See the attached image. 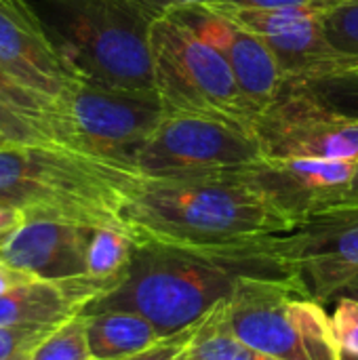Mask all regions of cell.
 <instances>
[{
    "label": "cell",
    "instance_id": "cell-1",
    "mask_svg": "<svg viewBox=\"0 0 358 360\" xmlns=\"http://www.w3.org/2000/svg\"><path fill=\"white\" fill-rule=\"evenodd\" d=\"M279 283L306 295L300 270L281 234L228 245L135 243L124 278L80 314L129 310L146 316L162 338L203 323L249 283Z\"/></svg>",
    "mask_w": 358,
    "mask_h": 360
},
{
    "label": "cell",
    "instance_id": "cell-7",
    "mask_svg": "<svg viewBox=\"0 0 358 360\" xmlns=\"http://www.w3.org/2000/svg\"><path fill=\"white\" fill-rule=\"evenodd\" d=\"M264 158L251 127L209 116L167 112L135 158L141 177H196L243 171Z\"/></svg>",
    "mask_w": 358,
    "mask_h": 360
},
{
    "label": "cell",
    "instance_id": "cell-12",
    "mask_svg": "<svg viewBox=\"0 0 358 360\" xmlns=\"http://www.w3.org/2000/svg\"><path fill=\"white\" fill-rule=\"evenodd\" d=\"M236 23L260 36L276 57L287 80L312 76L340 65L323 27L325 6L293 8H236L213 4Z\"/></svg>",
    "mask_w": 358,
    "mask_h": 360
},
{
    "label": "cell",
    "instance_id": "cell-37",
    "mask_svg": "<svg viewBox=\"0 0 358 360\" xmlns=\"http://www.w3.org/2000/svg\"><path fill=\"white\" fill-rule=\"evenodd\" d=\"M93 360H95V359H93Z\"/></svg>",
    "mask_w": 358,
    "mask_h": 360
},
{
    "label": "cell",
    "instance_id": "cell-15",
    "mask_svg": "<svg viewBox=\"0 0 358 360\" xmlns=\"http://www.w3.org/2000/svg\"><path fill=\"white\" fill-rule=\"evenodd\" d=\"M93 232L91 226L30 219L0 253V259L46 281L89 276L87 255Z\"/></svg>",
    "mask_w": 358,
    "mask_h": 360
},
{
    "label": "cell",
    "instance_id": "cell-16",
    "mask_svg": "<svg viewBox=\"0 0 358 360\" xmlns=\"http://www.w3.org/2000/svg\"><path fill=\"white\" fill-rule=\"evenodd\" d=\"M114 285L91 276L46 281L34 278L27 285L0 297L2 325H53L59 327L78 316L93 300L112 291Z\"/></svg>",
    "mask_w": 358,
    "mask_h": 360
},
{
    "label": "cell",
    "instance_id": "cell-35",
    "mask_svg": "<svg viewBox=\"0 0 358 360\" xmlns=\"http://www.w3.org/2000/svg\"><path fill=\"white\" fill-rule=\"evenodd\" d=\"M2 146H6V141H4V139L0 137V148H2Z\"/></svg>",
    "mask_w": 358,
    "mask_h": 360
},
{
    "label": "cell",
    "instance_id": "cell-4",
    "mask_svg": "<svg viewBox=\"0 0 358 360\" xmlns=\"http://www.w3.org/2000/svg\"><path fill=\"white\" fill-rule=\"evenodd\" d=\"M49 42L89 84L156 91L152 25L156 15L137 0H25Z\"/></svg>",
    "mask_w": 358,
    "mask_h": 360
},
{
    "label": "cell",
    "instance_id": "cell-27",
    "mask_svg": "<svg viewBox=\"0 0 358 360\" xmlns=\"http://www.w3.org/2000/svg\"><path fill=\"white\" fill-rule=\"evenodd\" d=\"M25 224L27 217L19 207L0 200V253L11 245V240L19 234V230Z\"/></svg>",
    "mask_w": 358,
    "mask_h": 360
},
{
    "label": "cell",
    "instance_id": "cell-29",
    "mask_svg": "<svg viewBox=\"0 0 358 360\" xmlns=\"http://www.w3.org/2000/svg\"><path fill=\"white\" fill-rule=\"evenodd\" d=\"M213 4H228L236 8H293V6H323L314 0H217Z\"/></svg>",
    "mask_w": 358,
    "mask_h": 360
},
{
    "label": "cell",
    "instance_id": "cell-26",
    "mask_svg": "<svg viewBox=\"0 0 358 360\" xmlns=\"http://www.w3.org/2000/svg\"><path fill=\"white\" fill-rule=\"evenodd\" d=\"M200 325L203 323H198V325H194V327H190V329H186L181 333H175L171 338H165L156 346H152V348H148V350L124 360H181L184 356L190 354L194 338H196Z\"/></svg>",
    "mask_w": 358,
    "mask_h": 360
},
{
    "label": "cell",
    "instance_id": "cell-24",
    "mask_svg": "<svg viewBox=\"0 0 358 360\" xmlns=\"http://www.w3.org/2000/svg\"><path fill=\"white\" fill-rule=\"evenodd\" d=\"M55 329L53 325H2L0 360H17L32 354Z\"/></svg>",
    "mask_w": 358,
    "mask_h": 360
},
{
    "label": "cell",
    "instance_id": "cell-17",
    "mask_svg": "<svg viewBox=\"0 0 358 360\" xmlns=\"http://www.w3.org/2000/svg\"><path fill=\"white\" fill-rule=\"evenodd\" d=\"M0 137L15 146H70L55 99L25 86L0 84Z\"/></svg>",
    "mask_w": 358,
    "mask_h": 360
},
{
    "label": "cell",
    "instance_id": "cell-13",
    "mask_svg": "<svg viewBox=\"0 0 358 360\" xmlns=\"http://www.w3.org/2000/svg\"><path fill=\"white\" fill-rule=\"evenodd\" d=\"M354 169L357 162L350 160L262 158L241 173L274 207L302 224L306 217L344 200Z\"/></svg>",
    "mask_w": 358,
    "mask_h": 360
},
{
    "label": "cell",
    "instance_id": "cell-31",
    "mask_svg": "<svg viewBox=\"0 0 358 360\" xmlns=\"http://www.w3.org/2000/svg\"><path fill=\"white\" fill-rule=\"evenodd\" d=\"M344 202H358V162L357 169H354V177L350 181V188H348V192H346V196H344V200L340 205H344Z\"/></svg>",
    "mask_w": 358,
    "mask_h": 360
},
{
    "label": "cell",
    "instance_id": "cell-6",
    "mask_svg": "<svg viewBox=\"0 0 358 360\" xmlns=\"http://www.w3.org/2000/svg\"><path fill=\"white\" fill-rule=\"evenodd\" d=\"M230 331L276 360H344L331 316L319 302L279 283L245 285L224 310Z\"/></svg>",
    "mask_w": 358,
    "mask_h": 360
},
{
    "label": "cell",
    "instance_id": "cell-28",
    "mask_svg": "<svg viewBox=\"0 0 358 360\" xmlns=\"http://www.w3.org/2000/svg\"><path fill=\"white\" fill-rule=\"evenodd\" d=\"M34 278H36L34 274H30V272H25V270L17 268V266L8 264L4 259H0V297L15 291V289H19V287H23V285H27Z\"/></svg>",
    "mask_w": 358,
    "mask_h": 360
},
{
    "label": "cell",
    "instance_id": "cell-33",
    "mask_svg": "<svg viewBox=\"0 0 358 360\" xmlns=\"http://www.w3.org/2000/svg\"><path fill=\"white\" fill-rule=\"evenodd\" d=\"M314 2H319V4H323V6H327V4H335V2H342V0H314Z\"/></svg>",
    "mask_w": 358,
    "mask_h": 360
},
{
    "label": "cell",
    "instance_id": "cell-34",
    "mask_svg": "<svg viewBox=\"0 0 358 360\" xmlns=\"http://www.w3.org/2000/svg\"><path fill=\"white\" fill-rule=\"evenodd\" d=\"M181 360H198L196 359V356H194V354H192V352H190V354H188V356H184V359Z\"/></svg>",
    "mask_w": 358,
    "mask_h": 360
},
{
    "label": "cell",
    "instance_id": "cell-19",
    "mask_svg": "<svg viewBox=\"0 0 358 360\" xmlns=\"http://www.w3.org/2000/svg\"><path fill=\"white\" fill-rule=\"evenodd\" d=\"M133 247L135 240L127 232L116 228H95L87 255V274L116 287L127 274Z\"/></svg>",
    "mask_w": 358,
    "mask_h": 360
},
{
    "label": "cell",
    "instance_id": "cell-25",
    "mask_svg": "<svg viewBox=\"0 0 358 360\" xmlns=\"http://www.w3.org/2000/svg\"><path fill=\"white\" fill-rule=\"evenodd\" d=\"M333 333L344 360H358V302L352 297H338L331 314Z\"/></svg>",
    "mask_w": 358,
    "mask_h": 360
},
{
    "label": "cell",
    "instance_id": "cell-20",
    "mask_svg": "<svg viewBox=\"0 0 358 360\" xmlns=\"http://www.w3.org/2000/svg\"><path fill=\"white\" fill-rule=\"evenodd\" d=\"M291 82L306 89L329 110L358 120V65H340Z\"/></svg>",
    "mask_w": 358,
    "mask_h": 360
},
{
    "label": "cell",
    "instance_id": "cell-2",
    "mask_svg": "<svg viewBox=\"0 0 358 360\" xmlns=\"http://www.w3.org/2000/svg\"><path fill=\"white\" fill-rule=\"evenodd\" d=\"M122 219L135 243L175 245H228L298 228L241 171L141 177L122 207Z\"/></svg>",
    "mask_w": 358,
    "mask_h": 360
},
{
    "label": "cell",
    "instance_id": "cell-22",
    "mask_svg": "<svg viewBox=\"0 0 358 360\" xmlns=\"http://www.w3.org/2000/svg\"><path fill=\"white\" fill-rule=\"evenodd\" d=\"M323 27L329 46L340 57V65H358V0L327 4L323 8Z\"/></svg>",
    "mask_w": 358,
    "mask_h": 360
},
{
    "label": "cell",
    "instance_id": "cell-23",
    "mask_svg": "<svg viewBox=\"0 0 358 360\" xmlns=\"http://www.w3.org/2000/svg\"><path fill=\"white\" fill-rule=\"evenodd\" d=\"M30 360H93L87 342V319L78 314L59 325L32 352Z\"/></svg>",
    "mask_w": 358,
    "mask_h": 360
},
{
    "label": "cell",
    "instance_id": "cell-10",
    "mask_svg": "<svg viewBox=\"0 0 358 360\" xmlns=\"http://www.w3.org/2000/svg\"><path fill=\"white\" fill-rule=\"evenodd\" d=\"M306 297L329 302L358 276V202L323 209L281 234Z\"/></svg>",
    "mask_w": 358,
    "mask_h": 360
},
{
    "label": "cell",
    "instance_id": "cell-18",
    "mask_svg": "<svg viewBox=\"0 0 358 360\" xmlns=\"http://www.w3.org/2000/svg\"><path fill=\"white\" fill-rule=\"evenodd\" d=\"M84 319L91 359L95 360H124L165 340L160 331L137 312L110 310Z\"/></svg>",
    "mask_w": 358,
    "mask_h": 360
},
{
    "label": "cell",
    "instance_id": "cell-9",
    "mask_svg": "<svg viewBox=\"0 0 358 360\" xmlns=\"http://www.w3.org/2000/svg\"><path fill=\"white\" fill-rule=\"evenodd\" d=\"M264 158L358 162V120L338 114L287 80L253 120Z\"/></svg>",
    "mask_w": 358,
    "mask_h": 360
},
{
    "label": "cell",
    "instance_id": "cell-5",
    "mask_svg": "<svg viewBox=\"0 0 358 360\" xmlns=\"http://www.w3.org/2000/svg\"><path fill=\"white\" fill-rule=\"evenodd\" d=\"M152 61L154 89L167 112L222 116L253 129L257 112L228 61L173 15L154 19Z\"/></svg>",
    "mask_w": 358,
    "mask_h": 360
},
{
    "label": "cell",
    "instance_id": "cell-14",
    "mask_svg": "<svg viewBox=\"0 0 358 360\" xmlns=\"http://www.w3.org/2000/svg\"><path fill=\"white\" fill-rule=\"evenodd\" d=\"M0 65L19 84L55 101L76 80L25 0H0Z\"/></svg>",
    "mask_w": 358,
    "mask_h": 360
},
{
    "label": "cell",
    "instance_id": "cell-30",
    "mask_svg": "<svg viewBox=\"0 0 358 360\" xmlns=\"http://www.w3.org/2000/svg\"><path fill=\"white\" fill-rule=\"evenodd\" d=\"M141 2L148 11H152L156 17L160 15H169L177 8H184V6H194V4H213L217 0H137Z\"/></svg>",
    "mask_w": 358,
    "mask_h": 360
},
{
    "label": "cell",
    "instance_id": "cell-11",
    "mask_svg": "<svg viewBox=\"0 0 358 360\" xmlns=\"http://www.w3.org/2000/svg\"><path fill=\"white\" fill-rule=\"evenodd\" d=\"M169 15L181 21L228 61L243 95L257 114L274 101L287 78L276 57L260 36L236 23L213 4L184 6Z\"/></svg>",
    "mask_w": 358,
    "mask_h": 360
},
{
    "label": "cell",
    "instance_id": "cell-8",
    "mask_svg": "<svg viewBox=\"0 0 358 360\" xmlns=\"http://www.w3.org/2000/svg\"><path fill=\"white\" fill-rule=\"evenodd\" d=\"M70 146L120 165L135 158L167 110L156 91L114 89L74 80L57 99Z\"/></svg>",
    "mask_w": 358,
    "mask_h": 360
},
{
    "label": "cell",
    "instance_id": "cell-21",
    "mask_svg": "<svg viewBox=\"0 0 358 360\" xmlns=\"http://www.w3.org/2000/svg\"><path fill=\"white\" fill-rule=\"evenodd\" d=\"M226 304L213 310L200 325L194 344H192V354L198 360H276L272 356H266L251 346H247L243 340H238L224 316Z\"/></svg>",
    "mask_w": 358,
    "mask_h": 360
},
{
    "label": "cell",
    "instance_id": "cell-3",
    "mask_svg": "<svg viewBox=\"0 0 358 360\" xmlns=\"http://www.w3.org/2000/svg\"><path fill=\"white\" fill-rule=\"evenodd\" d=\"M139 179L135 167L59 143L0 148V200L19 207L27 221L116 228L131 236L122 207Z\"/></svg>",
    "mask_w": 358,
    "mask_h": 360
},
{
    "label": "cell",
    "instance_id": "cell-36",
    "mask_svg": "<svg viewBox=\"0 0 358 360\" xmlns=\"http://www.w3.org/2000/svg\"><path fill=\"white\" fill-rule=\"evenodd\" d=\"M30 356H32V354H27V356H21V359H17V360H30Z\"/></svg>",
    "mask_w": 358,
    "mask_h": 360
},
{
    "label": "cell",
    "instance_id": "cell-32",
    "mask_svg": "<svg viewBox=\"0 0 358 360\" xmlns=\"http://www.w3.org/2000/svg\"><path fill=\"white\" fill-rule=\"evenodd\" d=\"M342 295H344V297H352V300H357L358 302V276H354V278L338 293V297H342Z\"/></svg>",
    "mask_w": 358,
    "mask_h": 360
}]
</instances>
